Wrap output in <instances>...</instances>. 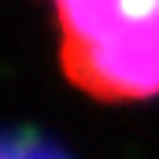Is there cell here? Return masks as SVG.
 <instances>
[{"instance_id": "6da1fadb", "label": "cell", "mask_w": 159, "mask_h": 159, "mask_svg": "<svg viewBox=\"0 0 159 159\" xmlns=\"http://www.w3.org/2000/svg\"><path fill=\"white\" fill-rule=\"evenodd\" d=\"M59 70L100 104L159 96V0H48Z\"/></svg>"}]
</instances>
